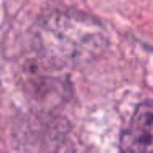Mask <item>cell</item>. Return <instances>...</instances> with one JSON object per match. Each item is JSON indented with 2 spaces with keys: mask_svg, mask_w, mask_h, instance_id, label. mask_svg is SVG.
<instances>
[{
  "mask_svg": "<svg viewBox=\"0 0 153 153\" xmlns=\"http://www.w3.org/2000/svg\"><path fill=\"white\" fill-rule=\"evenodd\" d=\"M153 109L150 100H143L135 109L120 138L122 153H152Z\"/></svg>",
  "mask_w": 153,
  "mask_h": 153,
  "instance_id": "obj_2",
  "label": "cell"
},
{
  "mask_svg": "<svg viewBox=\"0 0 153 153\" xmlns=\"http://www.w3.org/2000/svg\"><path fill=\"white\" fill-rule=\"evenodd\" d=\"M107 31L96 17L73 8L50 10L33 27V45L41 63L53 69L96 59L107 46Z\"/></svg>",
  "mask_w": 153,
  "mask_h": 153,
  "instance_id": "obj_1",
  "label": "cell"
}]
</instances>
